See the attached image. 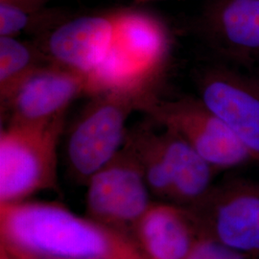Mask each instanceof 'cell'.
I'll return each mask as SVG.
<instances>
[{"instance_id":"cell-17","label":"cell","mask_w":259,"mask_h":259,"mask_svg":"<svg viewBox=\"0 0 259 259\" xmlns=\"http://www.w3.org/2000/svg\"><path fill=\"white\" fill-rule=\"evenodd\" d=\"M187 259H205L204 258V256L198 251V250H196L195 249H193V250H192V252L190 253V255L187 257Z\"/></svg>"},{"instance_id":"cell-19","label":"cell","mask_w":259,"mask_h":259,"mask_svg":"<svg viewBox=\"0 0 259 259\" xmlns=\"http://www.w3.org/2000/svg\"><path fill=\"white\" fill-rule=\"evenodd\" d=\"M139 259H143V258H142V257H139Z\"/></svg>"},{"instance_id":"cell-8","label":"cell","mask_w":259,"mask_h":259,"mask_svg":"<svg viewBox=\"0 0 259 259\" xmlns=\"http://www.w3.org/2000/svg\"><path fill=\"white\" fill-rule=\"evenodd\" d=\"M88 185L89 209L105 222L138 223L151 206L145 177L126 143L110 163L90 179Z\"/></svg>"},{"instance_id":"cell-3","label":"cell","mask_w":259,"mask_h":259,"mask_svg":"<svg viewBox=\"0 0 259 259\" xmlns=\"http://www.w3.org/2000/svg\"><path fill=\"white\" fill-rule=\"evenodd\" d=\"M66 113L37 124H9L0 133V201L16 204L57 184L58 144Z\"/></svg>"},{"instance_id":"cell-12","label":"cell","mask_w":259,"mask_h":259,"mask_svg":"<svg viewBox=\"0 0 259 259\" xmlns=\"http://www.w3.org/2000/svg\"><path fill=\"white\" fill-rule=\"evenodd\" d=\"M159 139L171 180V200L198 204L212 189L216 170L173 130L165 128Z\"/></svg>"},{"instance_id":"cell-11","label":"cell","mask_w":259,"mask_h":259,"mask_svg":"<svg viewBox=\"0 0 259 259\" xmlns=\"http://www.w3.org/2000/svg\"><path fill=\"white\" fill-rule=\"evenodd\" d=\"M137 232L149 259H187L201 238L192 214L172 204L151 205Z\"/></svg>"},{"instance_id":"cell-15","label":"cell","mask_w":259,"mask_h":259,"mask_svg":"<svg viewBox=\"0 0 259 259\" xmlns=\"http://www.w3.org/2000/svg\"><path fill=\"white\" fill-rule=\"evenodd\" d=\"M65 20L46 7L34 8L0 2V37H18L22 32L44 37Z\"/></svg>"},{"instance_id":"cell-14","label":"cell","mask_w":259,"mask_h":259,"mask_svg":"<svg viewBox=\"0 0 259 259\" xmlns=\"http://www.w3.org/2000/svg\"><path fill=\"white\" fill-rule=\"evenodd\" d=\"M49 63L37 42L0 37V107L39 66Z\"/></svg>"},{"instance_id":"cell-4","label":"cell","mask_w":259,"mask_h":259,"mask_svg":"<svg viewBox=\"0 0 259 259\" xmlns=\"http://www.w3.org/2000/svg\"><path fill=\"white\" fill-rule=\"evenodd\" d=\"M146 94L113 91L92 96L66 142L67 163L77 180L88 183L116 157L126 141L130 115Z\"/></svg>"},{"instance_id":"cell-16","label":"cell","mask_w":259,"mask_h":259,"mask_svg":"<svg viewBox=\"0 0 259 259\" xmlns=\"http://www.w3.org/2000/svg\"><path fill=\"white\" fill-rule=\"evenodd\" d=\"M52 0H0V2H7L25 7H34V8H42L46 7L47 3Z\"/></svg>"},{"instance_id":"cell-1","label":"cell","mask_w":259,"mask_h":259,"mask_svg":"<svg viewBox=\"0 0 259 259\" xmlns=\"http://www.w3.org/2000/svg\"><path fill=\"white\" fill-rule=\"evenodd\" d=\"M3 246L21 259H126L125 239L53 204H1Z\"/></svg>"},{"instance_id":"cell-20","label":"cell","mask_w":259,"mask_h":259,"mask_svg":"<svg viewBox=\"0 0 259 259\" xmlns=\"http://www.w3.org/2000/svg\"><path fill=\"white\" fill-rule=\"evenodd\" d=\"M256 259H259V257H257V258H256Z\"/></svg>"},{"instance_id":"cell-10","label":"cell","mask_w":259,"mask_h":259,"mask_svg":"<svg viewBox=\"0 0 259 259\" xmlns=\"http://www.w3.org/2000/svg\"><path fill=\"white\" fill-rule=\"evenodd\" d=\"M201 101L232 130L259 161V93L250 85L223 73H208L200 84Z\"/></svg>"},{"instance_id":"cell-5","label":"cell","mask_w":259,"mask_h":259,"mask_svg":"<svg viewBox=\"0 0 259 259\" xmlns=\"http://www.w3.org/2000/svg\"><path fill=\"white\" fill-rule=\"evenodd\" d=\"M138 111L176 132L216 171L235 168L252 160L232 130L201 99L169 101L151 93L141 97Z\"/></svg>"},{"instance_id":"cell-21","label":"cell","mask_w":259,"mask_h":259,"mask_svg":"<svg viewBox=\"0 0 259 259\" xmlns=\"http://www.w3.org/2000/svg\"><path fill=\"white\" fill-rule=\"evenodd\" d=\"M3 259H8V258H3Z\"/></svg>"},{"instance_id":"cell-9","label":"cell","mask_w":259,"mask_h":259,"mask_svg":"<svg viewBox=\"0 0 259 259\" xmlns=\"http://www.w3.org/2000/svg\"><path fill=\"white\" fill-rule=\"evenodd\" d=\"M117 13L65 19L37 42L49 63L84 75L102 63L113 42Z\"/></svg>"},{"instance_id":"cell-2","label":"cell","mask_w":259,"mask_h":259,"mask_svg":"<svg viewBox=\"0 0 259 259\" xmlns=\"http://www.w3.org/2000/svg\"><path fill=\"white\" fill-rule=\"evenodd\" d=\"M113 42L108 54L87 75L92 95L106 92L153 93L171 47L168 28L155 15L138 9L116 10Z\"/></svg>"},{"instance_id":"cell-13","label":"cell","mask_w":259,"mask_h":259,"mask_svg":"<svg viewBox=\"0 0 259 259\" xmlns=\"http://www.w3.org/2000/svg\"><path fill=\"white\" fill-rule=\"evenodd\" d=\"M208 22L216 37L227 45L259 51V0H220Z\"/></svg>"},{"instance_id":"cell-18","label":"cell","mask_w":259,"mask_h":259,"mask_svg":"<svg viewBox=\"0 0 259 259\" xmlns=\"http://www.w3.org/2000/svg\"><path fill=\"white\" fill-rule=\"evenodd\" d=\"M138 3H147V2H151V1H157V0H135Z\"/></svg>"},{"instance_id":"cell-6","label":"cell","mask_w":259,"mask_h":259,"mask_svg":"<svg viewBox=\"0 0 259 259\" xmlns=\"http://www.w3.org/2000/svg\"><path fill=\"white\" fill-rule=\"evenodd\" d=\"M201 237L259 257V185L232 181L211 189L190 212Z\"/></svg>"},{"instance_id":"cell-7","label":"cell","mask_w":259,"mask_h":259,"mask_svg":"<svg viewBox=\"0 0 259 259\" xmlns=\"http://www.w3.org/2000/svg\"><path fill=\"white\" fill-rule=\"evenodd\" d=\"M92 95L87 75L47 63L21 83L4 106L1 121L9 124H37L67 113L81 96Z\"/></svg>"}]
</instances>
